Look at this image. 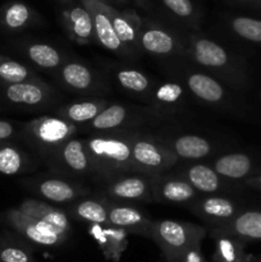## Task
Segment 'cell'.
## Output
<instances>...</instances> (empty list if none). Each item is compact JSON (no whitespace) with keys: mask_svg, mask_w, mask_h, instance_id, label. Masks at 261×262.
Wrapping results in <instances>:
<instances>
[{"mask_svg":"<svg viewBox=\"0 0 261 262\" xmlns=\"http://www.w3.org/2000/svg\"><path fill=\"white\" fill-rule=\"evenodd\" d=\"M183 43V58L201 71L234 89H246L250 84V71L245 59L217 41L200 33V31H184Z\"/></svg>","mask_w":261,"mask_h":262,"instance_id":"obj_1","label":"cell"},{"mask_svg":"<svg viewBox=\"0 0 261 262\" xmlns=\"http://www.w3.org/2000/svg\"><path fill=\"white\" fill-rule=\"evenodd\" d=\"M135 135V130H118L84 138L97 184L117 174L136 170L132 158Z\"/></svg>","mask_w":261,"mask_h":262,"instance_id":"obj_2","label":"cell"},{"mask_svg":"<svg viewBox=\"0 0 261 262\" xmlns=\"http://www.w3.org/2000/svg\"><path fill=\"white\" fill-rule=\"evenodd\" d=\"M207 235L202 225L177 220H155L151 238L158 245L166 262H178L186 253L201 247Z\"/></svg>","mask_w":261,"mask_h":262,"instance_id":"obj_3","label":"cell"},{"mask_svg":"<svg viewBox=\"0 0 261 262\" xmlns=\"http://www.w3.org/2000/svg\"><path fill=\"white\" fill-rule=\"evenodd\" d=\"M82 128L58 115H42L23 125V138L40 154L45 161L71 138L76 137Z\"/></svg>","mask_w":261,"mask_h":262,"instance_id":"obj_4","label":"cell"},{"mask_svg":"<svg viewBox=\"0 0 261 262\" xmlns=\"http://www.w3.org/2000/svg\"><path fill=\"white\" fill-rule=\"evenodd\" d=\"M184 31L166 20H159L151 15H141L140 48L155 58L168 59L184 55Z\"/></svg>","mask_w":261,"mask_h":262,"instance_id":"obj_5","label":"cell"},{"mask_svg":"<svg viewBox=\"0 0 261 262\" xmlns=\"http://www.w3.org/2000/svg\"><path fill=\"white\" fill-rule=\"evenodd\" d=\"M136 170L148 176L169 173L179 164V159L164 145L160 137L136 132L132 145Z\"/></svg>","mask_w":261,"mask_h":262,"instance_id":"obj_6","label":"cell"},{"mask_svg":"<svg viewBox=\"0 0 261 262\" xmlns=\"http://www.w3.org/2000/svg\"><path fill=\"white\" fill-rule=\"evenodd\" d=\"M153 177L138 170L117 174L99 184V193L105 199L123 204L154 202Z\"/></svg>","mask_w":261,"mask_h":262,"instance_id":"obj_7","label":"cell"},{"mask_svg":"<svg viewBox=\"0 0 261 262\" xmlns=\"http://www.w3.org/2000/svg\"><path fill=\"white\" fill-rule=\"evenodd\" d=\"M159 118L150 107L128 106L110 102L91 123L83 125V129L95 133H109L118 130H129L145 123L159 122Z\"/></svg>","mask_w":261,"mask_h":262,"instance_id":"obj_8","label":"cell"},{"mask_svg":"<svg viewBox=\"0 0 261 262\" xmlns=\"http://www.w3.org/2000/svg\"><path fill=\"white\" fill-rule=\"evenodd\" d=\"M50 169L61 177L71 179L91 178L95 181V170L87 151L84 138L73 137L67 141L55 155L46 161Z\"/></svg>","mask_w":261,"mask_h":262,"instance_id":"obj_9","label":"cell"},{"mask_svg":"<svg viewBox=\"0 0 261 262\" xmlns=\"http://www.w3.org/2000/svg\"><path fill=\"white\" fill-rule=\"evenodd\" d=\"M7 223L28 245L40 248H58L66 245L69 235L58 232L50 225L23 214L18 209H12L5 214Z\"/></svg>","mask_w":261,"mask_h":262,"instance_id":"obj_10","label":"cell"},{"mask_svg":"<svg viewBox=\"0 0 261 262\" xmlns=\"http://www.w3.org/2000/svg\"><path fill=\"white\" fill-rule=\"evenodd\" d=\"M182 71L183 78H181V81L194 99L210 106L228 107L232 105L227 84L222 81L197 67H188Z\"/></svg>","mask_w":261,"mask_h":262,"instance_id":"obj_11","label":"cell"},{"mask_svg":"<svg viewBox=\"0 0 261 262\" xmlns=\"http://www.w3.org/2000/svg\"><path fill=\"white\" fill-rule=\"evenodd\" d=\"M30 187L44 201L56 206H68L91 194L86 184L66 177H44L31 182Z\"/></svg>","mask_w":261,"mask_h":262,"instance_id":"obj_12","label":"cell"},{"mask_svg":"<svg viewBox=\"0 0 261 262\" xmlns=\"http://www.w3.org/2000/svg\"><path fill=\"white\" fill-rule=\"evenodd\" d=\"M4 96L8 102L25 109H48L56 101L55 90L44 79L5 84Z\"/></svg>","mask_w":261,"mask_h":262,"instance_id":"obj_13","label":"cell"},{"mask_svg":"<svg viewBox=\"0 0 261 262\" xmlns=\"http://www.w3.org/2000/svg\"><path fill=\"white\" fill-rule=\"evenodd\" d=\"M189 211L204 220L210 229L219 228L237 216L245 206L234 199L217 194H201L187 206Z\"/></svg>","mask_w":261,"mask_h":262,"instance_id":"obj_14","label":"cell"},{"mask_svg":"<svg viewBox=\"0 0 261 262\" xmlns=\"http://www.w3.org/2000/svg\"><path fill=\"white\" fill-rule=\"evenodd\" d=\"M187 89L181 79L156 82L147 99V107L160 120L169 119L181 113L186 106Z\"/></svg>","mask_w":261,"mask_h":262,"instance_id":"obj_15","label":"cell"},{"mask_svg":"<svg viewBox=\"0 0 261 262\" xmlns=\"http://www.w3.org/2000/svg\"><path fill=\"white\" fill-rule=\"evenodd\" d=\"M153 14L163 20L189 32H197L201 27L202 9L197 0H151Z\"/></svg>","mask_w":261,"mask_h":262,"instance_id":"obj_16","label":"cell"},{"mask_svg":"<svg viewBox=\"0 0 261 262\" xmlns=\"http://www.w3.org/2000/svg\"><path fill=\"white\" fill-rule=\"evenodd\" d=\"M56 77L64 89L76 94H97L105 90L101 77L83 61L76 59H66L56 71Z\"/></svg>","mask_w":261,"mask_h":262,"instance_id":"obj_17","label":"cell"},{"mask_svg":"<svg viewBox=\"0 0 261 262\" xmlns=\"http://www.w3.org/2000/svg\"><path fill=\"white\" fill-rule=\"evenodd\" d=\"M82 4L87 8L92 17L95 31V41L105 50L110 51L120 58H133V54L128 50L127 46L120 41L112 25L104 0H81Z\"/></svg>","mask_w":261,"mask_h":262,"instance_id":"obj_18","label":"cell"},{"mask_svg":"<svg viewBox=\"0 0 261 262\" xmlns=\"http://www.w3.org/2000/svg\"><path fill=\"white\" fill-rule=\"evenodd\" d=\"M153 196L154 202L187 207L201 194L186 179L169 171L153 177Z\"/></svg>","mask_w":261,"mask_h":262,"instance_id":"obj_19","label":"cell"},{"mask_svg":"<svg viewBox=\"0 0 261 262\" xmlns=\"http://www.w3.org/2000/svg\"><path fill=\"white\" fill-rule=\"evenodd\" d=\"M59 22L67 36L77 45L96 42L92 17L81 0L60 5Z\"/></svg>","mask_w":261,"mask_h":262,"instance_id":"obj_20","label":"cell"},{"mask_svg":"<svg viewBox=\"0 0 261 262\" xmlns=\"http://www.w3.org/2000/svg\"><path fill=\"white\" fill-rule=\"evenodd\" d=\"M104 200L106 202L107 219L110 225L124 230L128 234L151 238V230L155 220L147 217L142 211L130 204L112 201L105 197Z\"/></svg>","mask_w":261,"mask_h":262,"instance_id":"obj_21","label":"cell"},{"mask_svg":"<svg viewBox=\"0 0 261 262\" xmlns=\"http://www.w3.org/2000/svg\"><path fill=\"white\" fill-rule=\"evenodd\" d=\"M105 9L109 15L112 25L118 37L128 48L133 55L141 53L140 48V20L141 14L133 8L119 9L114 5L105 2Z\"/></svg>","mask_w":261,"mask_h":262,"instance_id":"obj_22","label":"cell"},{"mask_svg":"<svg viewBox=\"0 0 261 262\" xmlns=\"http://www.w3.org/2000/svg\"><path fill=\"white\" fill-rule=\"evenodd\" d=\"M160 140L179 159V161H199L211 156L215 151V146L211 141L194 133L166 136L160 137Z\"/></svg>","mask_w":261,"mask_h":262,"instance_id":"obj_23","label":"cell"},{"mask_svg":"<svg viewBox=\"0 0 261 262\" xmlns=\"http://www.w3.org/2000/svg\"><path fill=\"white\" fill-rule=\"evenodd\" d=\"M17 209L23 214L28 215L38 222L45 223L58 232L71 237L72 230H73L72 219L68 216L63 207L51 205L42 200L26 199L20 202Z\"/></svg>","mask_w":261,"mask_h":262,"instance_id":"obj_24","label":"cell"},{"mask_svg":"<svg viewBox=\"0 0 261 262\" xmlns=\"http://www.w3.org/2000/svg\"><path fill=\"white\" fill-rule=\"evenodd\" d=\"M176 174L186 179L200 194H216L229 187V182L222 178L210 164H186Z\"/></svg>","mask_w":261,"mask_h":262,"instance_id":"obj_25","label":"cell"},{"mask_svg":"<svg viewBox=\"0 0 261 262\" xmlns=\"http://www.w3.org/2000/svg\"><path fill=\"white\" fill-rule=\"evenodd\" d=\"M210 165L228 182H245L258 173L257 163L246 152H229L217 156Z\"/></svg>","mask_w":261,"mask_h":262,"instance_id":"obj_26","label":"cell"},{"mask_svg":"<svg viewBox=\"0 0 261 262\" xmlns=\"http://www.w3.org/2000/svg\"><path fill=\"white\" fill-rule=\"evenodd\" d=\"M72 220L90 225H107V207L104 197H83L64 207Z\"/></svg>","mask_w":261,"mask_h":262,"instance_id":"obj_27","label":"cell"},{"mask_svg":"<svg viewBox=\"0 0 261 262\" xmlns=\"http://www.w3.org/2000/svg\"><path fill=\"white\" fill-rule=\"evenodd\" d=\"M212 229L234 235L246 243L261 241V210L245 209L227 224Z\"/></svg>","mask_w":261,"mask_h":262,"instance_id":"obj_28","label":"cell"},{"mask_svg":"<svg viewBox=\"0 0 261 262\" xmlns=\"http://www.w3.org/2000/svg\"><path fill=\"white\" fill-rule=\"evenodd\" d=\"M89 233L107 260L119 261L122 253L127 248L128 233L110 224L90 225Z\"/></svg>","mask_w":261,"mask_h":262,"instance_id":"obj_29","label":"cell"},{"mask_svg":"<svg viewBox=\"0 0 261 262\" xmlns=\"http://www.w3.org/2000/svg\"><path fill=\"white\" fill-rule=\"evenodd\" d=\"M110 104L106 99H86L77 100V101L68 102V104L61 105L55 112V115L78 125H86L91 123L107 105Z\"/></svg>","mask_w":261,"mask_h":262,"instance_id":"obj_30","label":"cell"},{"mask_svg":"<svg viewBox=\"0 0 261 262\" xmlns=\"http://www.w3.org/2000/svg\"><path fill=\"white\" fill-rule=\"evenodd\" d=\"M113 76L117 83L128 94L147 101L151 91L156 82L142 71L129 68V67H115L113 69Z\"/></svg>","mask_w":261,"mask_h":262,"instance_id":"obj_31","label":"cell"},{"mask_svg":"<svg viewBox=\"0 0 261 262\" xmlns=\"http://www.w3.org/2000/svg\"><path fill=\"white\" fill-rule=\"evenodd\" d=\"M215 241V252L212 262H245L250 258L246 253V245L240 238L215 229L207 230Z\"/></svg>","mask_w":261,"mask_h":262,"instance_id":"obj_32","label":"cell"},{"mask_svg":"<svg viewBox=\"0 0 261 262\" xmlns=\"http://www.w3.org/2000/svg\"><path fill=\"white\" fill-rule=\"evenodd\" d=\"M0 22L8 31L17 32L32 26H37L41 22V17L28 4L15 0L5 5L2 10Z\"/></svg>","mask_w":261,"mask_h":262,"instance_id":"obj_33","label":"cell"},{"mask_svg":"<svg viewBox=\"0 0 261 262\" xmlns=\"http://www.w3.org/2000/svg\"><path fill=\"white\" fill-rule=\"evenodd\" d=\"M26 56L37 68L56 72L66 61L67 56L60 49L46 42H26L23 45Z\"/></svg>","mask_w":261,"mask_h":262,"instance_id":"obj_34","label":"cell"},{"mask_svg":"<svg viewBox=\"0 0 261 262\" xmlns=\"http://www.w3.org/2000/svg\"><path fill=\"white\" fill-rule=\"evenodd\" d=\"M227 30L245 42L261 45V19L241 14H228L224 17Z\"/></svg>","mask_w":261,"mask_h":262,"instance_id":"obj_35","label":"cell"},{"mask_svg":"<svg viewBox=\"0 0 261 262\" xmlns=\"http://www.w3.org/2000/svg\"><path fill=\"white\" fill-rule=\"evenodd\" d=\"M32 168V160L25 151L13 145L0 146V174L17 176Z\"/></svg>","mask_w":261,"mask_h":262,"instance_id":"obj_36","label":"cell"},{"mask_svg":"<svg viewBox=\"0 0 261 262\" xmlns=\"http://www.w3.org/2000/svg\"><path fill=\"white\" fill-rule=\"evenodd\" d=\"M35 79H40V77L30 68L14 59L0 55V81L4 82L5 84L20 83V82L35 81Z\"/></svg>","mask_w":261,"mask_h":262,"instance_id":"obj_37","label":"cell"},{"mask_svg":"<svg viewBox=\"0 0 261 262\" xmlns=\"http://www.w3.org/2000/svg\"><path fill=\"white\" fill-rule=\"evenodd\" d=\"M0 262H36L26 241H0Z\"/></svg>","mask_w":261,"mask_h":262,"instance_id":"obj_38","label":"cell"},{"mask_svg":"<svg viewBox=\"0 0 261 262\" xmlns=\"http://www.w3.org/2000/svg\"><path fill=\"white\" fill-rule=\"evenodd\" d=\"M117 3L118 7L135 5V7L145 10L147 14H153V4H151V0H117Z\"/></svg>","mask_w":261,"mask_h":262,"instance_id":"obj_39","label":"cell"},{"mask_svg":"<svg viewBox=\"0 0 261 262\" xmlns=\"http://www.w3.org/2000/svg\"><path fill=\"white\" fill-rule=\"evenodd\" d=\"M15 127L13 123L8 120H0V141L9 140L15 135Z\"/></svg>","mask_w":261,"mask_h":262,"instance_id":"obj_40","label":"cell"},{"mask_svg":"<svg viewBox=\"0 0 261 262\" xmlns=\"http://www.w3.org/2000/svg\"><path fill=\"white\" fill-rule=\"evenodd\" d=\"M178 262H207V261L205 260L201 247H199L189 251L188 253H186V255H184Z\"/></svg>","mask_w":261,"mask_h":262,"instance_id":"obj_41","label":"cell"},{"mask_svg":"<svg viewBox=\"0 0 261 262\" xmlns=\"http://www.w3.org/2000/svg\"><path fill=\"white\" fill-rule=\"evenodd\" d=\"M243 183H245V186L248 187V188L256 189V191L261 192V171H258V173H256L255 176L246 179Z\"/></svg>","mask_w":261,"mask_h":262,"instance_id":"obj_42","label":"cell"},{"mask_svg":"<svg viewBox=\"0 0 261 262\" xmlns=\"http://www.w3.org/2000/svg\"><path fill=\"white\" fill-rule=\"evenodd\" d=\"M229 2H232L234 5H240V7L251 9V3H252V0H229Z\"/></svg>","mask_w":261,"mask_h":262,"instance_id":"obj_43","label":"cell"},{"mask_svg":"<svg viewBox=\"0 0 261 262\" xmlns=\"http://www.w3.org/2000/svg\"><path fill=\"white\" fill-rule=\"evenodd\" d=\"M251 9L256 12H261V0H252L251 3Z\"/></svg>","mask_w":261,"mask_h":262,"instance_id":"obj_44","label":"cell"},{"mask_svg":"<svg viewBox=\"0 0 261 262\" xmlns=\"http://www.w3.org/2000/svg\"><path fill=\"white\" fill-rule=\"evenodd\" d=\"M245 262H261V256H256V257H252V256H250V258H248L247 261Z\"/></svg>","mask_w":261,"mask_h":262,"instance_id":"obj_45","label":"cell"},{"mask_svg":"<svg viewBox=\"0 0 261 262\" xmlns=\"http://www.w3.org/2000/svg\"><path fill=\"white\" fill-rule=\"evenodd\" d=\"M56 2H58L60 5H64V4H69V3L72 2H76V0H56Z\"/></svg>","mask_w":261,"mask_h":262,"instance_id":"obj_46","label":"cell"},{"mask_svg":"<svg viewBox=\"0 0 261 262\" xmlns=\"http://www.w3.org/2000/svg\"><path fill=\"white\" fill-rule=\"evenodd\" d=\"M104 2L109 3V4H112V5H114V7L119 8V7H118V3H117V0H104Z\"/></svg>","mask_w":261,"mask_h":262,"instance_id":"obj_47","label":"cell"}]
</instances>
